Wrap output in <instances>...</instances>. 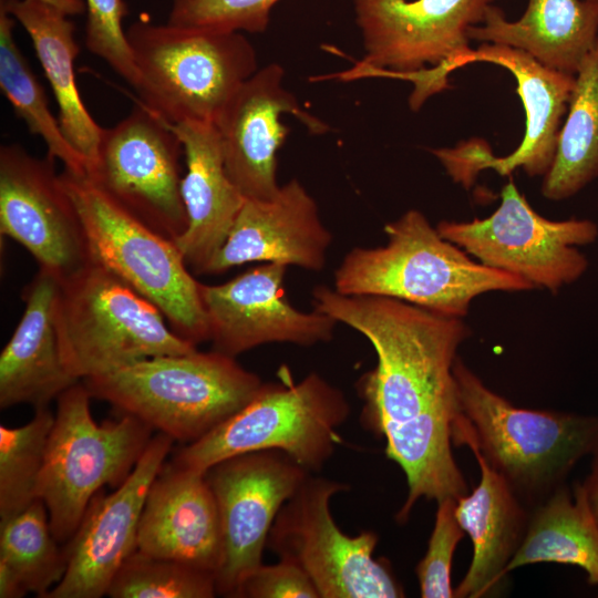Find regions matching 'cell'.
<instances>
[{"label": "cell", "instance_id": "cell-1", "mask_svg": "<svg viewBox=\"0 0 598 598\" xmlns=\"http://www.w3.org/2000/svg\"><path fill=\"white\" fill-rule=\"evenodd\" d=\"M313 309L357 330L372 344L375 367L358 382L362 421L385 440V454L403 471L405 523L420 498H460L467 485L452 453L460 412L453 374L457 349L470 336L462 318L383 296H348L321 285Z\"/></svg>", "mask_w": 598, "mask_h": 598}, {"label": "cell", "instance_id": "cell-2", "mask_svg": "<svg viewBox=\"0 0 598 598\" xmlns=\"http://www.w3.org/2000/svg\"><path fill=\"white\" fill-rule=\"evenodd\" d=\"M460 412L454 445H472L530 511L598 448V416L517 408L454 361Z\"/></svg>", "mask_w": 598, "mask_h": 598}, {"label": "cell", "instance_id": "cell-3", "mask_svg": "<svg viewBox=\"0 0 598 598\" xmlns=\"http://www.w3.org/2000/svg\"><path fill=\"white\" fill-rule=\"evenodd\" d=\"M383 246L351 249L333 276L348 296H383L464 318L473 299L491 291H528L525 279L473 260L444 239L424 214L405 212L384 226Z\"/></svg>", "mask_w": 598, "mask_h": 598}, {"label": "cell", "instance_id": "cell-4", "mask_svg": "<svg viewBox=\"0 0 598 598\" xmlns=\"http://www.w3.org/2000/svg\"><path fill=\"white\" fill-rule=\"evenodd\" d=\"M92 398L189 444L244 408L264 385L215 350L147 358L82 380Z\"/></svg>", "mask_w": 598, "mask_h": 598}, {"label": "cell", "instance_id": "cell-5", "mask_svg": "<svg viewBox=\"0 0 598 598\" xmlns=\"http://www.w3.org/2000/svg\"><path fill=\"white\" fill-rule=\"evenodd\" d=\"M54 317L63 362L81 381L196 350L152 301L94 261L58 280Z\"/></svg>", "mask_w": 598, "mask_h": 598}, {"label": "cell", "instance_id": "cell-6", "mask_svg": "<svg viewBox=\"0 0 598 598\" xmlns=\"http://www.w3.org/2000/svg\"><path fill=\"white\" fill-rule=\"evenodd\" d=\"M126 37L140 74L137 101L169 124H215L235 92L257 71L256 50L241 32L138 19Z\"/></svg>", "mask_w": 598, "mask_h": 598}, {"label": "cell", "instance_id": "cell-7", "mask_svg": "<svg viewBox=\"0 0 598 598\" xmlns=\"http://www.w3.org/2000/svg\"><path fill=\"white\" fill-rule=\"evenodd\" d=\"M60 177L78 210L91 260L152 301L179 337L195 346L209 340L199 282L174 240L131 214L86 175L64 168Z\"/></svg>", "mask_w": 598, "mask_h": 598}, {"label": "cell", "instance_id": "cell-8", "mask_svg": "<svg viewBox=\"0 0 598 598\" xmlns=\"http://www.w3.org/2000/svg\"><path fill=\"white\" fill-rule=\"evenodd\" d=\"M350 405L344 393L316 372L298 383H264L244 408L195 442L172 462L206 473L239 454L277 450L309 473L321 470L341 442L338 429Z\"/></svg>", "mask_w": 598, "mask_h": 598}, {"label": "cell", "instance_id": "cell-9", "mask_svg": "<svg viewBox=\"0 0 598 598\" xmlns=\"http://www.w3.org/2000/svg\"><path fill=\"white\" fill-rule=\"evenodd\" d=\"M82 381L58 399L37 495L45 504L54 538L69 543L92 498L104 487H118L133 471L154 431L123 414L99 424L90 411Z\"/></svg>", "mask_w": 598, "mask_h": 598}, {"label": "cell", "instance_id": "cell-10", "mask_svg": "<svg viewBox=\"0 0 598 598\" xmlns=\"http://www.w3.org/2000/svg\"><path fill=\"white\" fill-rule=\"evenodd\" d=\"M349 486L310 474L282 505L267 547L300 567L320 598H399L404 596L386 559H375L379 536L344 534L330 512L331 498Z\"/></svg>", "mask_w": 598, "mask_h": 598}, {"label": "cell", "instance_id": "cell-11", "mask_svg": "<svg viewBox=\"0 0 598 598\" xmlns=\"http://www.w3.org/2000/svg\"><path fill=\"white\" fill-rule=\"evenodd\" d=\"M494 0H354L365 55L341 78L409 80L426 70L434 94L448 87L451 62L471 49L468 30Z\"/></svg>", "mask_w": 598, "mask_h": 598}, {"label": "cell", "instance_id": "cell-12", "mask_svg": "<svg viewBox=\"0 0 598 598\" xmlns=\"http://www.w3.org/2000/svg\"><path fill=\"white\" fill-rule=\"evenodd\" d=\"M436 229L481 264L551 292L584 275L588 260L576 246L598 237V226L589 219L550 220L536 213L512 178L492 215L471 221L443 220Z\"/></svg>", "mask_w": 598, "mask_h": 598}, {"label": "cell", "instance_id": "cell-13", "mask_svg": "<svg viewBox=\"0 0 598 598\" xmlns=\"http://www.w3.org/2000/svg\"><path fill=\"white\" fill-rule=\"evenodd\" d=\"M184 152L169 123L137 101L122 121L102 128L86 176L117 204L167 238L188 220L181 194Z\"/></svg>", "mask_w": 598, "mask_h": 598}, {"label": "cell", "instance_id": "cell-14", "mask_svg": "<svg viewBox=\"0 0 598 598\" xmlns=\"http://www.w3.org/2000/svg\"><path fill=\"white\" fill-rule=\"evenodd\" d=\"M309 474L277 450L231 456L206 472L223 540V559L215 576L217 595L236 597L245 579L262 564L280 508Z\"/></svg>", "mask_w": 598, "mask_h": 598}, {"label": "cell", "instance_id": "cell-15", "mask_svg": "<svg viewBox=\"0 0 598 598\" xmlns=\"http://www.w3.org/2000/svg\"><path fill=\"white\" fill-rule=\"evenodd\" d=\"M0 231L22 245L58 280L91 260L78 210L54 159L18 144L0 147Z\"/></svg>", "mask_w": 598, "mask_h": 598}, {"label": "cell", "instance_id": "cell-16", "mask_svg": "<svg viewBox=\"0 0 598 598\" xmlns=\"http://www.w3.org/2000/svg\"><path fill=\"white\" fill-rule=\"evenodd\" d=\"M174 440L158 432L148 441L131 474L110 494L92 498L65 547L62 579L44 598H100L124 561L137 549V533L150 487L165 464Z\"/></svg>", "mask_w": 598, "mask_h": 598}, {"label": "cell", "instance_id": "cell-17", "mask_svg": "<svg viewBox=\"0 0 598 598\" xmlns=\"http://www.w3.org/2000/svg\"><path fill=\"white\" fill-rule=\"evenodd\" d=\"M287 266L264 262L220 285L199 282L213 350L236 358L258 346L328 342L339 323L312 310L296 309L283 295Z\"/></svg>", "mask_w": 598, "mask_h": 598}, {"label": "cell", "instance_id": "cell-18", "mask_svg": "<svg viewBox=\"0 0 598 598\" xmlns=\"http://www.w3.org/2000/svg\"><path fill=\"white\" fill-rule=\"evenodd\" d=\"M283 69L276 63L257 70L235 92L215 125L219 132L227 175L246 199L267 200L279 190L277 153L291 114L316 134L326 123L305 111L283 86Z\"/></svg>", "mask_w": 598, "mask_h": 598}, {"label": "cell", "instance_id": "cell-19", "mask_svg": "<svg viewBox=\"0 0 598 598\" xmlns=\"http://www.w3.org/2000/svg\"><path fill=\"white\" fill-rule=\"evenodd\" d=\"M475 62H487L508 70L525 111V133L518 147L505 157H494L477 145L431 150L444 166L468 165L478 172L493 168L508 175L523 168L528 176L545 175L555 156L561 120L568 109L575 75L539 63L524 51L496 43H483L457 55L450 72Z\"/></svg>", "mask_w": 598, "mask_h": 598}, {"label": "cell", "instance_id": "cell-20", "mask_svg": "<svg viewBox=\"0 0 598 598\" xmlns=\"http://www.w3.org/2000/svg\"><path fill=\"white\" fill-rule=\"evenodd\" d=\"M331 241L316 200L298 179H291L270 199L245 200L204 275H220L247 262H277L320 271L326 267Z\"/></svg>", "mask_w": 598, "mask_h": 598}, {"label": "cell", "instance_id": "cell-21", "mask_svg": "<svg viewBox=\"0 0 598 598\" xmlns=\"http://www.w3.org/2000/svg\"><path fill=\"white\" fill-rule=\"evenodd\" d=\"M137 550L216 576L223 559V540L206 473L165 462L144 503Z\"/></svg>", "mask_w": 598, "mask_h": 598}, {"label": "cell", "instance_id": "cell-22", "mask_svg": "<svg viewBox=\"0 0 598 598\" xmlns=\"http://www.w3.org/2000/svg\"><path fill=\"white\" fill-rule=\"evenodd\" d=\"M186 157L181 194L188 225L174 239L187 267L204 275L225 244L246 200L227 175L221 140L214 123L169 124Z\"/></svg>", "mask_w": 598, "mask_h": 598}, {"label": "cell", "instance_id": "cell-23", "mask_svg": "<svg viewBox=\"0 0 598 598\" xmlns=\"http://www.w3.org/2000/svg\"><path fill=\"white\" fill-rule=\"evenodd\" d=\"M58 279L39 268L23 289L24 312L0 354V408H48L80 382L66 369L54 317Z\"/></svg>", "mask_w": 598, "mask_h": 598}, {"label": "cell", "instance_id": "cell-24", "mask_svg": "<svg viewBox=\"0 0 598 598\" xmlns=\"http://www.w3.org/2000/svg\"><path fill=\"white\" fill-rule=\"evenodd\" d=\"M481 480L468 495L456 499V517L473 544L467 573L454 589L457 598H480L505 578L506 567L519 548L528 524L529 509L503 477L472 445Z\"/></svg>", "mask_w": 598, "mask_h": 598}, {"label": "cell", "instance_id": "cell-25", "mask_svg": "<svg viewBox=\"0 0 598 598\" xmlns=\"http://www.w3.org/2000/svg\"><path fill=\"white\" fill-rule=\"evenodd\" d=\"M470 40L507 45L543 65L575 75L598 39V11L586 0H528L514 21L492 4Z\"/></svg>", "mask_w": 598, "mask_h": 598}, {"label": "cell", "instance_id": "cell-26", "mask_svg": "<svg viewBox=\"0 0 598 598\" xmlns=\"http://www.w3.org/2000/svg\"><path fill=\"white\" fill-rule=\"evenodd\" d=\"M4 10L29 34L59 106V123L72 146L95 163L102 128L91 116L80 96L74 62L80 47L75 27L68 16L37 0H0ZM87 174V173H86Z\"/></svg>", "mask_w": 598, "mask_h": 598}, {"label": "cell", "instance_id": "cell-27", "mask_svg": "<svg viewBox=\"0 0 598 598\" xmlns=\"http://www.w3.org/2000/svg\"><path fill=\"white\" fill-rule=\"evenodd\" d=\"M558 563L585 570L598 586V522L581 483L564 484L529 512L524 539L506 574L529 564Z\"/></svg>", "mask_w": 598, "mask_h": 598}, {"label": "cell", "instance_id": "cell-28", "mask_svg": "<svg viewBox=\"0 0 598 598\" xmlns=\"http://www.w3.org/2000/svg\"><path fill=\"white\" fill-rule=\"evenodd\" d=\"M598 176V39L575 74L555 156L544 175L542 194L569 198Z\"/></svg>", "mask_w": 598, "mask_h": 598}, {"label": "cell", "instance_id": "cell-29", "mask_svg": "<svg viewBox=\"0 0 598 598\" xmlns=\"http://www.w3.org/2000/svg\"><path fill=\"white\" fill-rule=\"evenodd\" d=\"M16 21L0 9L1 92L29 132L44 141L49 157L61 161L64 168L74 174L86 175L87 161L66 140L59 120L49 107L43 86L16 42Z\"/></svg>", "mask_w": 598, "mask_h": 598}, {"label": "cell", "instance_id": "cell-30", "mask_svg": "<svg viewBox=\"0 0 598 598\" xmlns=\"http://www.w3.org/2000/svg\"><path fill=\"white\" fill-rule=\"evenodd\" d=\"M59 544L41 498L0 520V563L17 576L27 592L40 598H44L65 573L66 551Z\"/></svg>", "mask_w": 598, "mask_h": 598}, {"label": "cell", "instance_id": "cell-31", "mask_svg": "<svg viewBox=\"0 0 598 598\" xmlns=\"http://www.w3.org/2000/svg\"><path fill=\"white\" fill-rule=\"evenodd\" d=\"M54 414L35 409L27 424L0 425V520L28 507L38 498L37 488Z\"/></svg>", "mask_w": 598, "mask_h": 598}, {"label": "cell", "instance_id": "cell-32", "mask_svg": "<svg viewBox=\"0 0 598 598\" xmlns=\"http://www.w3.org/2000/svg\"><path fill=\"white\" fill-rule=\"evenodd\" d=\"M215 575L188 565L135 550L114 576L112 598H213Z\"/></svg>", "mask_w": 598, "mask_h": 598}, {"label": "cell", "instance_id": "cell-33", "mask_svg": "<svg viewBox=\"0 0 598 598\" xmlns=\"http://www.w3.org/2000/svg\"><path fill=\"white\" fill-rule=\"evenodd\" d=\"M279 0H173L167 23L218 32H264Z\"/></svg>", "mask_w": 598, "mask_h": 598}, {"label": "cell", "instance_id": "cell-34", "mask_svg": "<svg viewBox=\"0 0 598 598\" xmlns=\"http://www.w3.org/2000/svg\"><path fill=\"white\" fill-rule=\"evenodd\" d=\"M86 49L104 60L135 91L140 74L122 22L128 14L124 0H85Z\"/></svg>", "mask_w": 598, "mask_h": 598}, {"label": "cell", "instance_id": "cell-35", "mask_svg": "<svg viewBox=\"0 0 598 598\" xmlns=\"http://www.w3.org/2000/svg\"><path fill=\"white\" fill-rule=\"evenodd\" d=\"M437 509L424 557L415 573L423 598H453L452 561L464 529L456 517V499L445 497L436 502Z\"/></svg>", "mask_w": 598, "mask_h": 598}, {"label": "cell", "instance_id": "cell-36", "mask_svg": "<svg viewBox=\"0 0 598 598\" xmlns=\"http://www.w3.org/2000/svg\"><path fill=\"white\" fill-rule=\"evenodd\" d=\"M237 598H320L307 576L296 564L279 559L261 564L241 584Z\"/></svg>", "mask_w": 598, "mask_h": 598}, {"label": "cell", "instance_id": "cell-37", "mask_svg": "<svg viewBox=\"0 0 598 598\" xmlns=\"http://www.w3.org/2000/svg\"><path fill=\"white\" fill-rule=\"evenodd\" d=\"M588 505L598 522V448L592 454L590 473L582 483Z\"/></svg>", "mask_w": 598, "mask_h": 598}, {"label": "cell", "instance_id": "cell-38", "mask_svg": "<svg viewBox=\"0 0 598 598\" xmlns=\"http://www.w3.org/2000/svg\"><path fill=\"white\" fill-rule=\"evenodd\" d=\"M27 594L17 576L3 563H0V597L21 598Z\"/></svg>", "mask_w": 598, "mask_h": 598}, {"label": "cell", "instance_id": "cell-39", "mask_svg": "<svg viewBox=\"0 0 598 598\" xmlns=\"http://www.w3.org/2000/svg\"><path fill=\"white\" fill-rule=\"evenodd\" d=\"M50 6L68 17L80 16L86 11V3L83 0H37Z\"/></svg>", "mask_w": 598, "mask_h": 598}, {"label": "cell", "instance_id": "cell-40", "mask_svg": "<svg viewBox=\"0 0 598 598\" xmlns=\"http://www.w3.org/2000/svg\"><path fill=\"white\" fill-rule=\"evenodd\" d=\"M586 1L589 2L591 6H594L598 11V0H586Z\"/></svg>", "mask_w": 598, "mask_h": 598}]
</instances>
